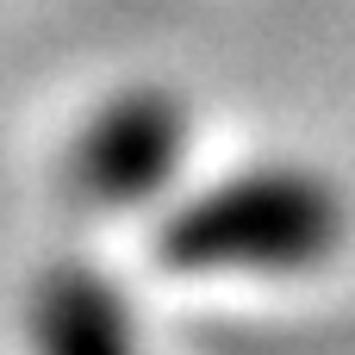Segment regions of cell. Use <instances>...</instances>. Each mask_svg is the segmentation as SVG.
<instances>
[{
	"mask_svg": "<svg viewBox=\"0 0 355 355\" xmlns=\"http://www.w3.org/2000/svg\"><path fill=\"white\" fill-rule=\"evenodd\" d=\"M349 237V200L306 162H256L187 193L156 256L181 275H312Z\"/></svg>",
	"mask_w": 355,
	"mask_h": 355,
	"instance_id": "1",
	"label": "cell"
},
{
	"mask_svg": "<svg viewBox=\"0 0 355 355\" xmlns=\"http://www.w3.org/2000/svg\"><path fill=\"white\" fill-rule=\"evenodd\" d=\"M187 144H193V112L181 94L137 81L125 94H112L69 150V187L100 206V212H131L150 206L175 187V175L187 168Z\"/></svg>",
	"mask_w": 355,
	"mask_h": 355,
	"instance_id": "2",
	"label": "cell"
},
{
	"mask_svg": "<svg viewBox=\"0 0 355 355\" xmlns=\"http://www.w3.org/2000/svg\"><path fill=\"white\" fill-rule=\"evenodd\" d=\"M31 355H150L131 300L87 262H56L25 300Z\"/></svg>",
	"mask_w": 355,
	"mask_h": 355,
	"instance_id": "3",
	"label": "cell"
}]
</instances>
